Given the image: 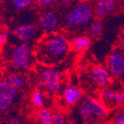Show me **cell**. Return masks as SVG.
<instances>
[{
  "label": "cell",
  "instance_id": "cell-16",
  "mask_svg": "<svg viewBox=\"0 0 124 124\" xmlns=\"http://www.w3.org/2000/svg\"><path fill=\"white\" fill-rule=\"evenodd\" d=\"M102 23L99 19H94L89 25V34L93 38H98L102 33Z\"/></svg>",
  "mask_w": 124,
  "mask_h": 124
},
{
  "label": "cell",
  "instance_id": "cell-2",
  "mask_svg": "<svg viewBox=\"0 0 124 124\" xmlns=\"http://www.w3.org/2000/svg\"><path fill=\"white\" fill-rule=\"evenodd\" d=\"M94 10L87 2L77 3L63 16L64 25L70 30L85 26L93 21Z\"/></svg>",
  "mask_w": 124,
  "mask_h": 124
},
{
  "label": "cell",
  "instance_id": "cell-15",
  "mask_svg": "<svg viewBox=\"0 0 124 124\" xmlns=\"http://www.w3.org/2000/svg\"><path fill=\"white\" fill-rule=\"evenodd\" d=\"M40 124H53V113L48 108H42L37 113Z\"/></svg>",
  "mask_w": 124,
  "mask_h": 124
},
{
  "label": "cell",
  "instance_id": "cell-18",
  "mask_svg": "<svg viewBox=\"0 0 124 124\" xmlns=\"http://www.w3.org/2000/svg\"><path fill=\"white\" fill-rule=\"evenodd\" d=\"M31 102L36 108H41L44 104V95L38 89L34 90L31 94Z\"/></svg>",
  "mask_w": 124,
  "mask_h": 124
},
{
  "label": "cell",
  "instance_id": "cell-8",
  "mask_svg": "<svg viewBox=\"0 0 124 124\" xmlns=\"http://www.w3.org/2000/svg\"><path fill=\"white\" fill-rule=\"evenodd\" d=\"M90 77L94 83L100 87H106L112 83L113 77L108 69L101 65H95L90 70Z\"/></svg>",
  "mask_w": 124,
  "mask_h": 124
},
{
  "label": "cell",
  "instance_id": "cell-5",
  "mask_svg": "<svg viewBox=\"0 0 124 124\" xmlns=\"http://www.w3.org/2000/svg\"><path fill=\"white\" fill-rule=\"evenodd\" d=\"M107 69L112 77L124 81V52L116 49L107 58Z\"/></svg>",
  "mask_w": 124,
  "mask_h": 124
},
{
  "label": "cell",
  "instance_id": "cell-25",
  "mask_svg": "<svg viewBox=\"0 0 124 124\" xmlns=\"http://www.w3.org/2000/svg\"><path fill=\"white\" fill-rule=\"evenodd\" d=\"M117 116H124V107H122L121 108H119V110H118V115H117Z\"/></svg>",
  "mask_w": 124,
  "mask_h": 124
},
{
  "label": "cell",
  "instance_id": "cell-29",
  "mask_svg": "<svg viewBox=\"0 0 124 124\" xmlns=\"http://www.w3.org/2000/svg\"><path fill=\"white\" fill-rule=\"evenodd\" d=\"M2 49H3V44L0 43V54H1V51H2Z\"/></svg>",
  "mask_w": 124,
  "mask_h": 124
},
{
  "label": "cell",
  "instance_id": "cell-30",
  "mask_svg": "<svg viewBox=\"0 0 124 124\" xmlns=\"http://www.w3.org/2000/svg\"><path fill=\"white\" fill-rule=\"evenodd\" d=\"M2 81V74H1V72H0V82Z\"/></svg>",
  "mask_w": 124,
  "mask_h": 124
},
{
  "label": "cell",
  "instance_id": "cell-32",
  "mask_svg": "<svg viewBox=\"0 0 124 124\" xmlns=\"http://www.w3.org/2000/svg\"><path fill=\"white\" fill-rule=\"evenodd\" d=\"M0 124H1V122H0Z\"/></svg>",
  "mask_w": 124,
  "mask_h": 124
},
{
  "label": "cell",
  "instance_id": "cell-10",
  "mask_svg": "<svg viewBox=\"0 0 124 124\" xmlns=\"http://www.w3.org/2000/svg\"><path fill=\"white\" fill-rule=\"evenodd\" d=\"M101 101L106 107L122 106L124 104V91H114L103 89L100 93Z\"/></svg>",
  "mask_w": 124,
  "mask_h": 124
},
{
  "label": "cell",
  "instance_id": "cell-7",
  "mask_svg": "<svg viewBox=\"0 0 124 124\" xmlns=\"http://www.w3.org/2000/svg\"><path fill=\"white\" fill-rule=\"evenodd\" d=\"M83 103L89 110L91 121L104 118L108 114V108L100 100L94 97H86Z\"/></svg>",
  "mask_w": 124,
  "mask_h": 124
},
{
  "label": "cell",
  "instance_id": "cell-17",
  "mask_svg": "<svg viewBox=\"0 0 124 124\" xmlns=\"http://www.w3.org/2000/svg\"><path fill=\"white\" fill-rule=\"evenodd\" d=\"M7 81L16 89H20L24 86V80H23V78L17 74H10L9 76Z\"/></svg>",
  "mask_w": 124,
  "mask_h": 124
},
{
  "label": "cell",
  "instance_id": "cell-27",
  "mask_svg": "<svg viewBox=\"0 0 124 124\" xmlns=\"http://www.w3.org/2000/svg\"><path fill=\"white\" fill-rule=\"evenodd\" d=\"M122 45H123V47H124V33L122 34Z\"/></svg>",
  "mask_w": 124,
  "mask_h": 124
},
{
  "label": "cell",
  "instance_id": "cell-31",
  "mask_svg": "<svg viewBox=\"0 0 124 124\" xmlns=\"http://www.w3.org/2000/svg\"><path fill=\"white\" fill-rule=\"evenodd\" d=\"M122 4H124V1H122Z\"/></svg>",
  "mask_w": 124,
  "mask_h": 124
},
{
  "label": "cell",
  "instance_id": "cell-33",
  "mask_svg": "<svg viewBox=\"0 0 124 124\" xmlns=\"http://www.w3.org/2000/svg\"><path fill=\"white\" fill-rule=\"evenodd\" d=\"M0 113H1V112H0Z\"/></svg>",
  "mask_w": 124,
  "mask_h": 124
},
{
  "label": "cell",
  "instance_id": "cell-14",
  "mask_svg": "<svg viewBox=\"0 0 124 124\" xmlns=\"http://www.w3.org/2000/svg\"><path fill=\"white\" fill-rule=\"evenodd\" d=\"M91 44V40L88 36H78L71 40L70 47L75 51L82 52L88 50Z\"/></svg>",
  "mask_w": 124,
  "mask_h": 124
},
{
  "label": "cell",
  "instance_id": "cell-28",
  "mask_svg": "<svg viewBox=\"0 0 124 124\" xmlns=\"http://www.w3.org/2000/svg\"><path fill=\"white\" fill-rule=\"evenodd\" d=\"M98 124H110L109 122H99Z\"/></svg>",
  "mask_w": 124,
  "mask_h": 124
},
{
  "label": "cell",
  "instance_id": "cell-19",
  "mask_svg": "<svg viewBox=\"0 0 124 124\" xmlns=\"http://www.w3.org/2000/svg\"><path fill=\"white\" fill-rule=\"evenodd\" d=\"M13 6L17 10H23L25 9L29 8L33 4L32 0H13L12 2Z\"/></svg>",
  "mask_w": 124,
  "mask_h": 124
},
{
  "label": "cell",
  "instance_id": "cell-20",
  "mask_svg": "<svg viewBox=\"0 0 124 124\" xmlns=\"http://www.w3.org/2000/svg\"><path fill=\"white\" fill-rule=\"evenodd\" d=\"M37 3L40 6L45 7V8H51L55 6V4H56L57 1L56 0H37Z\"/></svg>",
  "mask_w": 124,
  "mask_h": 124
},
{
  "label": "cell",
  "instance_id": "cell-24",
  "mask_svg": "<svg viewBox=\"0 0 124 124\" xmlns=\"http://www.w3.org/2000/svg\"><path fill=\"white\" fill-rule=\"evenodd\" d=\"M113 124H124V116H117L116 121H115Z\"/></svg>",
  "mask_w": 124,
  "mask_h": 124
},
{
  "label": "cell",
  "instance_id": "cell-26",
  "mask_svg": "<svg viewBox=\"0 0 124 124\" xmlns=\"http://www.w3.org/2000/svg\"><path fill=\"white\" fill-rule=\"evenodd\" d=\"M59 3H60V4H62V5L65 4H67L70 5L71 3H73V1H70V0H62V1H59Z\"/></svg>",
  "mask_w": 124,
  "mask_h": 124
},
{
  "label": "cell",
  "instance_id": "cell-11",
  "mask_svg": "<svg viewBox=\"0 0 124 124\" xmlns=\"http://www.w3.org/2000/svg\"><path fill=\"white\" fill-rule=\"evenodd\" d=\"M117 4L115 0H99L94 6V13L98 17L103 18L115 12Z\"/></svg>",
  "mask_w": 124,
  "mask_h": 124
},
{
  "label": "cell",
  "instance_id": "cell-3",
  "mask_svg": "<svg viewBox=\"0 0 124 124\" xmlns=\"http://www.w3.org/2000/svg\"><path fill=\"white\" fill-rule=\"evenodd\" d=\"M10 62L17 70H27L32 63L31 47L27 43H21L15 46L10 53Z\"/></svg>",
  "mask_w": 124,
  "mask_h": 124
},
{
  "label": "cell",
  "instance_id": "cell-6",
  "mask_svg": "<svg viewBox=\"0 0 124 124\" xmlns=\"http://www.w3.org/2000/svg\"><path fill=\"white\" fill-rule=\"evenodd\" d=\"M17 95V89L7 80L0 82V112L8 109L12 105Z\"/></svg>",
  "mask_w": 124,
  "mask_h": 124
},
{
  "label": "cell",
  "instance_id": "cell-4",
  "mask_svg": "<svg viewBox=\"0 0 124 124\" xmlns=\"http://www.w3.org/2000/svg\"><path fill=\"white\" fill-rule=\"evenodd\" d=\"M39 83L49 93H59L62 89L60 71L53 66L42 67L39 70Z\"/></svg>",
  "mask_w": 124,
  "mask_h": 124
},
{
  "label": "cell",
  "instance_id": "cell-9",
  "mask_svg": "<svg viewBox=\"0 0 124 124\" xmlns=\"http://www.w3.org/2000/svg\"><path fill=\"white\" fill-rule=\"evenodd\" d=\"M60 23L58 14L54 10H47L38 18V26L44 31H51L57 28Z\"/></svg>",
  "mask_w": 124,
  "mask_h": 124
},
{
  "label": "cell",
  "instance_id": "cell-13",
  "mask_svg": "<svg viewBox=\"0 0 124 124\" xmlns=\"http://www.w3.org/2000/svg\"><path fill=\"white\" fill-rule=\"evenodd\" d=\"M82 91L75 85H70L63 90L62 97L68 105H76L82 98Z\"/></svg>",
  "mask_w": 124,
  "mask_h": 124
},
{
  "label": "cell",
  "instance_id": "cell-23",
  "mask_svg": "<svg viewBox=\"0 0 124 124\" xmlns=\"http://www.w3.org/2000/svg\"><path fill=\"white\" fill-rule=\"evenodd\" d=\"M6 124H23L22 121L17 117H12L9 119L8 122H7Z\"/></svg>",
  "mask_w": 124,
  "mask_h": 124
},
{
  "label": "cell",
  "instance_id": "cell-22",
  "mask_svg": "<svg viewBox=\"0 0 124 124\" xmlns=\"http://www.w3.org/2000/svg\"><path fill=\"white\" fill-rule=\"evenodd\" d=\"M53 124H65V119L59 113L53 114Z\"/></svg>",
  "mask_w": 124,
  "mask_h": 124
},
{
  "label": "cell",
  "instance_id": "cell-21",
  "mask_svg": "<svg viewBox=\"0 0 124 124\" xmlns=\"http://www.w3.org/2000/svg\"><path fill=\"white\" fill-rule=\"evenodd\" d=\"M10 35H11V32L10 31V30H4V31H1L0 32V43L2 44H4Z\"/></svg>",
  "mask_w": 124,
  "mask_h": 124
},
{
  "label": "cell",
  "instance_id": "cell-1",
  "mask_svg": "<svg viewBox=\"0 0 124 124\" xmlns=\"http://www.w3.org/2000/svg\"><path fill=\"white\" fill-rule=\"evenodd\" d=\"M70 44L64 35L51 32L40 39L36 47L37 60L44 66H53L62 62L70 51Z\"/></svg>",
  "mask_w": 124,
  "mask_h": 124
},
{
  "label": "cell",
  "instance_id": "cell-12",
  "mask_svg": "<svg viewBox=\"0 0 124 124\" xmlns=\"http://www.w3.org/2000/svg\"><path fill=\"white\" fill-rule=\"evenodd\" d=\"M37 33V27L32 23H24L17 26L13 31V34L17 39L23 43L31 41Z\"/></svg>",
  "mask_w": 124,
  "mask_h": 124
}]
</instances>
